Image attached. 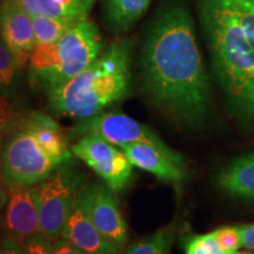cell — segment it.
<instances>
[{
    "mask_svg": "<svg viewBox=\"0 0 254 254\" xmlns=\"http://www.w3.org/2000/svg\"><path fill=\"white\" fill-rule=\"evenodd\" d=\"M57 167L58 165L44 153L21 123L6 136L0 153V172L6 185L33 187L50 177Z\"/></svg>",
    "mask_w": 254,
    "mask_h": 254,
    "instance_id": "cell-5",
    "label": "cell"
},
{
    "mask_svg": "<svg viewBox=\"0 0 254 254\" xmlns=\"http://www.w3.org/2000/svg\"><path fill=\"white\" fill-rule=\"evenodd\" d=\"M213 234L219 246L226 254H234L241 246H244L240 226L220 227L213 231Z\"/></svg>",
    "mask_w": 254,
    "mask_h": 254,
    "instance_id": "cell-24",
    "label": "cell"
},
{
    "mask_svg": "<svg viewBox=\"0 0 254 254\" xmlns=\"http://www.w3.org/2000/svg\"><path fill=\"white\" fill-rule=\"evenodd\" d=\"M88 192L90 185L79 190L64 225L62 238L87 254L118 253V247L104 239L92 220L88 209Z\"/></svg>",
    "mask_w": 254,
    "mask_h": 254,
    "instance_id": "cell-9",
    "label": "cell"
},
{
    "mask_svg": "<svg viewBox=\"0 0 254 254\" xmlns=\"http://www.w3.org/2000/svg\"><path fill=\"white\" fill-rule=\"evenodd\" d=\"M0 37L23 69L36 47V34L33 18L18 0H2L0 4Z\"/></svg>",
    "mask_w": 254,
    "mask_h": 254,
    "instance_id": "cell-10",
    "label": "cell"
},
{
    "mask_svg": "<svg viewBox=\"0 0 254 254\" xmlns=\"http://www.w3.org/2000/svg\"><path fill=\"white\" fill-rule=\"evenodd\" d=\"M152 0H105V13L116 32H125L144 14Z\"/></svg>",
    "mask_w": 254,
    "mask_h": 254,
    "instance_id": "cell-17",
    "label": "cell"
},
{
    "mask_svg": "<svg viewBox=\"0 0 254 254\" xmlns=\"http://www.w3.org/2000/svg\"><path fill=\"white\" fill-rule=\"evenodd\" d=\"M240 230L241 236H243L244 246H246L249 250L254 251V224L240 226Z\"/></svg>",
    "mask_w": 254,
    "mask_h": 254,
    "instance_id": "cell-29",
    "label": "cell"
},
{
    "mask_svg": "<svg viewBox=\"0 0 254 254\" xmlns=\"http://www.w3.org/2000/svg\"><path fill=\"white\" fill-rule=\"evenodd\" d=\"M63 165L44 182L32 187L39 209L40 233L52 243L62 237L73 200L82 187L81 177Z\"/></svg>",
    "mask_w": 254,
    "mask_h": 254,
    "instance_id": "cell-6",
    "label": "cell"
},
{
    "mask_svg": "<svg viewBox=\"0 0 254 254\" xmlns=\"http://www.w3.org/2000/svg\"><path fill=\"white\" fill-rule=\"evenodd\" d=\"M217 183L227 194L254 201V153L234 159L219 172Z\"/></svg>",
    "mask_w": 254,
    "mask_h": 254,
    "instance_id": "cell-15",
    "label": "cell"
},
{
    "mask_svg": "<svg viewBox=\"0 0 254 254\" xmlns=\"http://www.w3.org/2000/svg\"><path fill=\"white\" fill-rule=\"evenodd\" d=\"M101 34L88 17L55 43L36 45L28 68L32 82L50 92L71 80L100 56Z\"/></svg>",
    "mask_w": 254,
    "mask_h": 254,
    "instance_id": "cell-4",
    "label": "cell"
},
{
    "mask_svg": "<svg viewBox=\"0 0 254 254\" xmlns=\"http://www.w3.org/2000/svg\"><path fill=\"white\" fill-rule=\"evenodd\" d=\"M0 254H24V252L17 241L2 234L0 241Z\"/></svg>",
    "mask_w": 254,
    "mask_h": 254,
    "instance_id": "cell-27",
    "label": "cell"
},
{
    "mask_svg": "<svg viewBox=\"0 0 254 254\" xmlns=\"http://www.w3.org/2000/svg\"><path fill=\"white\" fill-rule=\"evenodd\" d=\"M141 73L159 109L185 126L204 124L209 84L185 6L172 4L159 12L142 46Z\"/></svg>",
    "mask_w": 254,
    "mask_h": 254,
    "instance_id": "cell-1",
    "label": "cell"
},
{
    "mask_svg": "<svg viewBox=\"0 0 254 254\" xmlns=\"http://www.w3.org/2000/svg\"><path fill=\"white\" fill-rule=\"evenodd\" d=\"M185 254H226L219 246L213 232L207 234H194L186 239Z\"/></svg>",
    "mask_w": 254,
    "mask_h": 254,
    "instance_id": "cell-22",
    "label": "cell"
},
{
    "mask_svg": "<svg viewBox=\"0 0 254 254\" xmlns=\"http://www.w3.org/2000/svg\"><path fill=\"white\" fill-rule=\"evenodd\" d=\"M20 246L24 254H52V241L41 233L30 237Z\"/></svg>",
    "mask_w": 254,
    "mask_h": 254,
    "instance_id": "cell-25",
    "label": "cell"
},
{
    "mask_svg": "<svg viewBox=\"0 0 254 254\" xmlns=\"http://www.w3.org/2000/svg\"><path fill=\"white\" fill-rule=\"evenodd\" d=\"M129 86L131 47L127 40H117L84 71L47 95L56 113L86 119L124 99Z\"/></svg>",
    "mask_w": 254,
    "mask_h": 254,
    "instance_id": "cell-3",
    "label": "cell"
},
{
    "mask_svg": "<svg viewBox=\"0 0 254 254\" xmlns=\"http://www.w3.org/2000/svg\"><path fill=\"white\" fill-rule=\"evenodd\" d=\"M7 190L2 234L20 245L30 237L40 233L39 209L32 187L7 185Z\"/></svg>",
    "mask_w": 254,
    "mask_h": 254,
    "instance_id": "cell-11",
    "label": "cell"
},
{
    "mask_svg": "<svg viewBox=\"0 0 254 254\" xmlns=\"http://www.w3.org/2000/svg\"><path fill=\"white\" fill-rule=\"evenodd\" d=\"M21 117L8 98L0 95V146L6 136L18 126Z\"/></svg>",
    "mask_w": 254,
    "mask_h": 254,
    "instance_id": "cell-23",
    "label": "cell"
},
{
    "mask_svg": "<svg viewBox=\"0 0 254 254\" xmlns=\"http://www.w3.org/2000/svg\"><path fill=\"white\" fill-rule=\"evenodd\" d=\"M32 17H88L97 0H18Z\"/></svg>",
    "mask_w": 254,
    "mask_h": 254,
    "instance_id": "cell-16",
    "label": "cell"
},
{
    "mask_svg": "<svg viewBox=\"0 0 254 254\" xmlns=\"http://www.w3.org/2000/svg\"><path fill=\"white\" fill-rule=\"evenodd\" d=\"M133 166L153 174L163 182L178 184L183 183L186 177V168L178 165L172 158L151 144L136 142L120 147Z\"/></svg>",
    "mask_w": 254,
    "mask_h": 254,
    "instance_id": "cell-14",
    "label": "cell"
},
{
    "mask_svg": "<svg viewBox=\"0 0 254 254\" xmlns=\"http://www.w3.org/2000/svg\"><path fill=\"white\" fill-rule=\"evenodd\" d=\"M20 123L33 135L44 153L58 166L71 161L74 154L68 148L60 126L51 117L44 113L31 112L24 114Z\"/></svg>",
    "mask_w": 254,
    "mask_h": 254,
    "instance_id": "cell-13",
    "label": "cell"
},
{
    "mask_svg": "<svg viewBox=\"0 0 254 254\" xmlns=\"http://www.w3.org/2000/svg\"><path fill=\"white\" fill-rule=\"evenodd\" d=\"M7 185L2 179L1 172H0V241L2 238V219H4V212H5V206L7 202Z\"/></svg>",
    "mask_w": 254,
    "mask_h": 254,
    "instance_id": "cell-28",
    "label": "cell"
},
{
    "mask_svg": "<svg viewBox=\"0 0 254 254\" xmlns=\"http://www.w3.org/2000/svg\"><path fill=\"white\" fill-rule=\"evenodd\" d=\"M239 21L244 33L254 49V0H220Z\"/></svg>",
    "mask_w": 254,
    "mask_h": 254,
    "instance_id": "cell-21",
    "label": "cell"
},
{
    "mask_svg": "<svg viewBox=\"0 0 254 254\" xmlns=\"http://www.w3.org/2000/svg\"><path fill=\"white\" fill-rule=\"evenodd\" d=\"M88 209L105 240L118 249L125 245L128 238L127 225L112 190L104 185H90Z\"/></svg>",
    "mask_w": 254,
    "mask_h": 254,
    "instance_id": "cell-12",
    "label": "cell"
},
{
    "mask_svg": "<svg viewBox=\"0 0 254 254\" xmlns=\"http://www.w3.org/2000/svg\"><path fill=\"white\" fill-rule=\"evenodd\" d=\"M234 254H254V253L250 252V251H245V252H236Z\"/></svg>",
    "mask_w": 254,
    "mask_h": 254,
    "instance_id": "cell-30",
    "label": "cell"
},
{
    "mask_svg": "<svg viewBox=\"0 0 254 254\" xmlns=\"http://www.w3.org/2000/svg\"><path fill=\"white\" fill-rule=\"evenodd\" d=\"M71 138H82L94 135L104 139L110 144L122 147L124 145L145 142L160 148L180 166L186 168V160L182 154L165 144L155 133L122 112H106L95 114L90 118L82 119L68 132Z\"/></svg>",
    "mask_w": 254,
    "mask_h": 254,
    "instance_id": "cell-7",
    "label": "cell"
},
{
    "mask_svg": "<svg viewBox=\"0 0 254 254\" xmlns=\"http://www.w3.org/2000/svg\"><path fill=\"white\" fill-rule=\"evenodd\" d=\"M52 254H87L84 251L78 249L69 241L65 240L64 238L55 240L52 243Z\"/></svg>",
    "mask_w": 254,
    "mask_h": 254,
    "instance_id": "cell-26",
    "label": "cell"
},
{
    "mask_svg": "<svg viewBox=\"0 0 254 254\" xmlns=\"http://www.w3.org/2000/svg\"><path fill=\"white\" fill-rule=\"evenodd\" d=\"M72 152L98 174L113 192H123L131 182L133 165L116 145L98 136L86 135L72 146Z\"/></svg>",
    "mask_w": 254,
    "mask_h": 254,
    "instance_id": "cell-8",
    "label": "cell"
},
{
    "mask_svg": "<svg viewBox=\"0 0 254 254\" xmlns=\"http://www.w3.org/2000/svg\"><path fill=\"white\" fill-rule=\"evenodd\" d=\"M33 18L36 45L55 43L86 17H45Z\"/></svg>",
    "mask_w": 254,
    "mask_h": 254,
    "instance_id": "cell-18",
    "label": "cell"
},
{
    "mask_svg": "<svg viewBox=\"0 0 254 254\" xmlns=\"http://www.w3.org/2000/svg\"><path fill=\"white\" fill-rule=\"evenodd\" d=\"M19 68L13 55L0 37V95L14 98L19 88Z\"/></svg>",
    "mask_w": 254,
    "mask_h": 254,
    "instance_id": "cell-19",
    "label": "cell"
},
{
    "mask_svg": "<svg viewBox=\"0 0 254 254\" xmlns=\"http://www.w3.org/2000/svg\"><path fill=\"white\" fill-rule=\"evenodd\" d=\"M173 226L165 227L152 236L133 244L124 254H170L174 240Z\"/></svg>",
    "mask_w": 254,
    "mask_h": 254,
    "instance_id": "cell-20",
    "label": "cell"
},
{
    "mask_svg": "<svg viewBox=\"0 0 254 254\" xmlns=\"http://www.w3.org/2000/svg\"><path fill=\"white\" fill-rule=\"evenodd\" d=\"M201 20L228 110L241 126L254 129V49L220 0L202 1Z\"/></svg>",
    "mask_w": 254,
    "mask_h": 254,
    "instance_id": "cell-2",
    "label": "cell"
},
{
    "mask_svg": "<svg viewBox=\"0 0 254 254\" xmlns=\"http://www.w3.org/2000/svg\"><path fill=\"white\" fill-rule=\"evenodd\" d=\"M116 254H118V253H116ZM120 254H124V253H120Z\"/></svg>",
    "mask_w": 254,
    "mask_h": 254,
    "instance_id": "cell-31",
    "label": "cell"
}]
</instances>
